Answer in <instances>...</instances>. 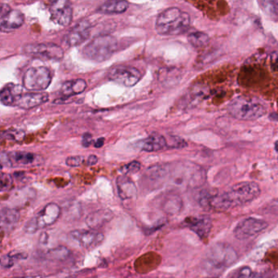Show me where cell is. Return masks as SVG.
Masks as SVG:
<instances>
[{
	"label": "cell",
	"mask_w": 278,
	"mask_h": 278,
	"mask_svg": "<svg viewBox=\"0 0 278 278\" xmlns=\"http://www.w3.org/2000/svg\"><path fill=\"white\" fill-rule=\"evenodd\" d=\"M260 194V186L256 182H240L223 194L202 193L199 203L205 209L226 211L237 206L249 204L256 200Z\"/></svg>",
	"instance_id": "cell-1"
},
{
	"label": "cell",
	"mask_w": 278,
	"mask_h": 278,
	"mask_svg": "<svg viewBox=\"0 0 278 278\" xmlns=\"http://www.w3.org/2000/svg\"><path fill=\"white\" fill-rule=\"evenodd\" d=\"M237 260V252L232 245L218 242L207 250L202 267L210 276H218Z\"/></svg>",
	"instance_id": "cell-2"
},
{
	"label": "cell",
	"mask_w": 278,
	"mask_h": 278,
	"mask_svg": "<svg viewBox=\"0 0 278 278\" xmlns=\"http://www.w3.org/2000/svg\"><path fill=\"white\" fill-rule=\"evenodd\" d=\"M190 24V15L178 8H170L159 15L155 27L159 35H179L186 33Z\"/></svg>",
	"instance_id": "cell-3"
},
{
	"label": "cell",
	"mask_w": 278,
	"mask_h": 278,
	"mask_svg": "<svg viewBox=\"0 0 278 278\" xmlns=\"http://www.w3.org/2000/svg\"><path fill=\"white\" fill-rule=\"evenodd\" d=\"M228 112L236 119L254 121L265 115L267 107L256 97L240 96L229 104Z\"/></svg>",
	"instance_id": "cell-4"
},
{
	"label": "cell",
	"mask_w": 278,
	"mask_h": 278,
	"mask_svg": "<svg viewBox=\"0 0 278 278\" xmlns=\"http://www.w3.org/2000/svg\"><path fill=\"white\" fill-rule=\"evenodd\" d=\"M117 40L109 35H98L89 42L83 50V56L95 62L109 60L115 53Z\"/></svg>",
	"instance_id": "cell-5"
},
{
	"label": "cell",
	"mask_w": 278,
	"mask_h": 278,
	"mask_svg": "<svg viewBox=\"0 0 278 278\" xmlns=\"http://www.w3.org/2000/svg\"><path fill=\"white\" fill-rule=\"evenodd\" d=\"M60 206L55 202H50L25 224L24 230L27 233H35L40 229L52 226L60 218Z\"/></svg>",
	"instance_id": "cell-6"
},
{
	"label": "cell",
	"mask_w": 278,
	"mask_h": 278,
	"mask_svg": "<svg viewBox=\"0 0 278 278\" xmlns=\"http://www.w3.org/2000/svg\"><path fill=\"white\" fill-rule=\"evenodd\" d=\"M51 70L44 66L28 69L23 77V86L32 91H44L52 83Z\"/></svg>",
	"instance_id": "cell-7"
},
{
	"label": "cell",
	"mask_w": 278,
	"mask_h": 278,
	"mask_svg": "<svg viewBox=\"0 0 278 278\" xmlns=\"http://www.w3.org/2000/svg\"><path fill=\"white\" fill-rule=\"evenodd\" d=\"M108 78L124 87H132L140 82L142 74L138 69L132 66H115L109 70Z\"/></svg>",
	"instance_id": "cell-8"
},
{
	"label": "cell",
	"mask_w": 278,
	"mask_h": 278,
	"mask_svg": "<svg viewBox=\"0 0 278 278\" xmlns=\"http://www.w3.org/2000/svg\"><path fill=\"white\" fill-rule=\"evenodd\" d=\"M23 52L27 56L44 60H60L64 56L61 47L52 43L26 44L23 48Z\"/></svg>",
	"instance_id": "cell-9"
},
{
	"label": "cell",
	"mask_w": 278,
	"mask_h": 278,
	"mask_svg": "<svg viewBox=\"0 0 278 278\" xmlns=\"http://www.w3.org/2000/svg\"><path fill=\"white\" fill-rule=\"evenodd\" d=\"M268 227V223L263 220L256 218L244 219L235 227L233 235L237 240L245 241L263 233Z\"/></svg>",
	"instance_id": "cell-10"
},
{
	"label": "cell",
	"mask_w": 278,
	"mask_h": 278,
	"mask_svg": "<svg viewBox=\"0 0 278 278\" xmlns=\"http://www.w3.org/2000/svg\"><path fill=\"white\" fill-rule=\"evenodd\" d=\"M52 21L61 25L68 26L73 19V7L70 0H52L49 5Z\"/></svg>",
	"instance_id": "cell-11"
},
{
	"label": "cell",
	"mask_w": 278,
	"mask_h": 278,
	"mask_svg": "<svg viewBox=\"0 0 278 278\" xmlns=\"http://www.w3.org/2000/svg\"><path fill=\"white\" fill-rule=\"evenodd\" d=\"M49 96L46 92L18 93L14 98L13 106L23 109H30L48 102Z\"/></svg>",
	"instance_id": "cell-12"
},
{
	"label": "cell",
	"mask_w": 278,
	"mask_h": 278,
	"mask_svg": "<svg viewBox=\"0 0 278 278\" xmlns=\"http://www.w3.org/2000/svg\"><path fill=\"white\" fill-rule=\"evenodd\" d=\"M183 225L198 235L200 239H205L208 237L212 229L211 219L206 214L186 218Z\"/></svg>",
	"instance_id": "cell-13"
},
{
	"label": "cell",
	"mask_w": 278,
	"mask_h": 278,
	"mask_svg": "<svg viewBox=\"0 0 278 278\" xmlns=\"http://www.w3.org/2000/svg\"><path fill=\"white\" fill-rule=\"evenodd\" d=\"M70 236L73 240L78 241L83 248H95L104 241V235L98 233L94 229L85 230V229H77L70 233Z\"/></svg>",
	"instance_id": "cell-14"
},
{
	"label": "cell",
	"mask_w": 278,
	"mask_h": 278,
	"mask_svg": "<svg viewBox=\"0 0 278 278\" xmlns=\"http://www.w3.org/2000/svg\"><path fill=\"white\" fill-rule=\"evenodd\" d=\"M91 28L88 21H83L78 23L66 35V44L70 47H76L83 44L90 36Z\"/></svg>",
	"instance_id": "cell-15"
},
{
	"label": "cell",
	"mask_w": 278,
	"mask_h": 278,
	"mask_svg": "<svg viewBox=\"0 0 278 278\" xmlns=\"http://www.w3.org/2000/svg\"><path fill=\"white\" fill-rule=\"evenodd\" d=\"M8 159L12 167H30L38 165L40 163L41 157L33 153V152H25V151H14L9 152Z\"/></svg>",
	"instance_id": "cell-16"
},
{
	"label": "cell",
	"mask_w": 278,
	"mask_h": 278,
	"mask_svg": "<svg viewBox=\"0 0 278 278\" xmlns=\"http://www.w3.org/2000/svg\"><path fill=\"white\" fill-rule=\"evenodd\" d=\"M25 22V16L18 10H11L0 23V31L10 33L22 26Z\"/></svg>",
	"instance_id": "cell-17"
},
{
	"label": "cell",
	"mask_w": 278,
	"mask_h": 278,
	"mask_svg": "<svg viewBox=\"0 0 278 278\" xmlns=\"http://www.w3.org/2000/svg\"><path fill=\"white\" fill-rule=\"evenodd\" d=\"M113 218V213L109 209H102L91 213L86 218V224L91 229H100L110 222Z\"/></svg>",
	"instance_id": "cell-18"
},
{
	"label": "cell",
	"mask_w": 278,
	"mask_h": 278,
	"mask_svg": "<svg viewBox=\"0 0 278 278\" xmlns=\"http://www.w3.org/2000/svg\"><path fill=\"white\" fill-rule=\"evenodd\" d=\"M117 187L118 195L122 200L136 198L137 194L136 186L126 176H119L117 178Z\"/></svg>",
	"instance_id": "cell-19"
},
{
	"label": "cell",
	"mask_w": 278,
	"mask_h": 278,
	"mask_svg": "<svg viewBox=\"0 0 278 278\" xmlns=\"http://www.w3.org/2000/svg\"><path fill=\"white\" fill-rule=\"evenodd\" d=\"M182 206L181 198L175 194H167L160 202L162 210L169 214H177L181 210Z\"/></svg>",
	"instance_id": "cell-20"
},
{
	"label": "cell",
	"mask_w": 278,
	"mask_h": 278,
	"mask_svg": "<svg viewBox=\"0 0 278 278\" xmlns=\"http://www.w3.org/2000/svg\"><path fill=\"white\" fill-rule=\"evenodd\" d=\"M129 4L127 0H107L97 9L102 14H121L128 10Z\"/></svg>",
	"instance_id": "cell-21"
},
{
	"label": "cell",
	"mask_w": 278,
	"mask_h": 278,
	"mask_svg": "<svg viewBox=\"0 0 278 278\" xmlns=\"http://www.w3.org/2000/svg\"><path fill=\"white\" fill-rule=\"evenodd\" d=\"M86 88H87L86 81L82 78H78L74 80L67 81L62 85L60 94L65 98H69L73 96L79 95L81 93H83Z\"/></svg>",
	"instance_id": "cell-22"
},
{
	"label": "cell",
	"mask_w": 278,
	"mask_h": 278,
	"mask_svg": "<svg viewBox=\"0 0 278 278\" xmlns=\"http://www.w3.org/2000/svg\"><path fill=\"white\" fill-rule=\"evenodd\" d=\"M167 148L166 137L159 134H152L143 140L141 149L145 152H157Z\"/></svg>",
	"instance_id": "cell-23"
},
{
	"label": "cell",
	"mask_w": 278,
	"mask_h": 278,
	"mask_svg": "<svg viewBox=\"0 0 278 278\" xmlns=\"http://www.w3.org/2000/svg\"><path fill=\"white\" fill-rule=\"evenodd\" d=\"M21 91V87L17 85H6L0 90V102L7 106H13L15 97Z\"/></svg>",
	"instance_id": "cell-24"
},
{
	"label": "cell",
	"mask_w": 278,
	"mask_h": 278,
	"mask_svg": "<svg viewBox=\"0 0 278 278\" xmlns=\"http://www.w3.org/2000/svg\"><path fill=\"white\" fill-rule=\"evenodd\" d=\"M20 213L14 208H5L0 211V228H7L17 224Z\"/></svg>",
	"instance_id": "cell-25"
},
{
	"label": "cell",
	"mask_w": 278,
	"mask_h": 278,
	"mask_svg": "<svg viewBox=\"0 0 278 278\" xmlns=\"http://www.w3.org/2000/svg\"><path fill=\"white\" fill-rule=\"evenodd\" d=\"M28 257V255L25 252H12L7 254L0 258V265L3 268H10L14 266V264L21 260H25Z\"/></svg>",
	"instance_id": "cell-26"
},
{
	"label": "cell",
	"mask_w": 278,
	"mask_h": 278,
	"mask_svg": "<svg viewBox=\"0 0 278 278\" xmlns=\"http://www.w3.org/2000/svg\"><path fill=\"white\" fill-rule=\"evenodd\" d=\"M188 40L194 48H200L208 44L210 38L208 35L203 32H194L189 35Z\"/></svg>",
	"instance_id": "cell-27"
},
{
	"label": "cell",
	"mask_w": 278,
	"mask_h": 278,
	"mask_svg": "<svg viewBox=\"0 0 278 278\" xmlns=\"http://www.w3.org/2000/svg\"><path fill=\"white\" fill-rule=\"evenodd\" d=\"M70 252L68 248L65 246H58L47 252V258L52 260H66L70 257Z\"/></svg>",
	"instance_id": "cell-28"
},
{
	"label": "cell",
	"mask_w": 278,
	"mask_h": 278,
	"mask_svg": "<svg viewBox=\"0 0 278 278\" xmlns=\"http://www.w3.org/2000/svg\"><path fill=\"white\" fill-rule=\"evenodd\" d=\"M260 7L266 14L272 18L277 17V0H259Z\"/></svg>",
	"instance_id": "cell-29"
},
{
	"label": "cell",
	"mask_w": 278,
	"mask_h": 278,
	"mask_svg": "<svg viewBox=\"0 0 278 278\" xmlns=\"http://www.w3.org/2000/svg\"><path fill=\"white\" fill-rule=\"evenodd\" d=\"M25 132L21 130L17 129H10V130L5 131L0 134V137L8 140H12L15 142L21 143L25 138Z\"/></svg>",
	"instance_id": "cell-30"
},
{
	"label": "cell",
	"mask_w": 278,
	"mask_h": 278,
	"mask_svg": "<svg viewBox=\"0 0 278 278\" xmlns=\"http://www.w3.org/2000/svg\"><path fill=\"white\" fill-rule=\"evenodd\" d=\"M13 179L9 174L0 172V192L8 191L13 187Z\"/></svg>",
	"instance_id": "cell-31"
},
{
	"label": "cell",
	"mask_w": 278,
	"mask_h": 278,
	"mask_svg": "<svg viewBox=\"0 0 278 278\" xmlns=\"http://www.w3.org/2000/svg\"><path fill=\"white\" fill-rule=\"evenodd\" d=\"M167 140V148H183L187 146L188 144L186 140L178 137V136H171L169 140Z\"/></svg>",
	"instance_id": "cell-32"
},
{
	"label": "cell",
	"mask_w": 278,
	"mask_h": 278,
	"mask_svg": "<svg viewBox=\"0 0 278 278\" xmlns=\"http://www.w3.org/2000/svg\"><path fill=\"white\" fill-rule=\"evenodd\" d=\"M140 167H141V164L138 161H132L128 165L122 167L121 171L124 174L136 173L140 171Z\"/></svg>",
	"instance_id": "cell-33"
},
{
	"label": "cell",
	"mask_w": 278,
	"mask_h": 278,
	"mask_svg": "<svg viewBox=\"0 0 278 278\" xmlns=\"http://www.w3.org/2000/svg\"><path fill=\"white\" fill-rule=\"evenodd\" d=\"M84 162V158L83 156H70L67 158L66 160V165L70 167H79Z\"/></svg>",
	"instance_id": "cell-34"
},
{
	"label": "cell",
	"mask_w": 278,
	"mask_h": 278,
	"mask_svg": "<svg viewBox=\"0 0 278 278\" xmlns=\"http://www.w3.org/2000/svg\"><path fill=\"white\" fill-rule=\"evenodd\" d=\"M233 276L236 277H252V276H256V274L253 273L249 267H243L240 268L237 272H235Z\"/></svg>",
	"instance_id": "cell-35"
},
{
	"label": "cell",
	"mask_w": 278,
	"mask_h": 278,
	"mask_svg": "<svg viewBox=\"0 0 278 278\" xmlns=\"http://www.w3.org/2000/svg\"><path fill=\"white\" fill-rule=\"evenodd\" d=\"M92 141V135L91 133L87 132V133L83 134V138H82V145L84 148H88V147L91 146Z\"/></svg>",
	"instance_id": "cell-36"
},
{
	"label": "cell",
	"mask_w": 278,
	"mask_h": 278,
	"mask_svg": "<svg viewBox=\"0 0 278 278\" xmlns=\"http://www.w3.org/2000/svg\"><path fill=\"white\" fill-rule=\"evenodd\" d=\"M11 10L12 9H10L9 5H5V4H0V18L5 17Z\"/></svg>",
	"instance_id": "cell-37"
},
{
	"label": "cell",
	"mask_w": 278,
	"mask_h": 278,
	"mask_svg": "<svg viewBox=\"0 0 278 278\" xmlns=\"http://www.w3.org/2000/svg\"><path fill=\"white\" fill-rule=\"evenodd\" d=\"M98 163V158L96 155H90L87 160V166H94Z\"/></svg>",
	"instance_id": "cell-38"
},
{
	"label": "cell",
	"mask_w": 278,
	"mask_h": 278,
	"mask_svg": "<svg viewBox=\"0 0 278 278\" xmlns=\"http://www.w3.org/2000/svg\"><path fill=\"white\" fill-rule=\"evenodd\" d=\"M105 144V138L101 137V138L97 139V141L94 143V146L95 148H99L103 146Z\"/></svg>",
	"instance_id": "cell-39"
},
{
	"label": "cell",
	"mask_w": 278,
	"mask_h": 278,
	"mask_svg": "<svg viewBox=\"0 0 278 278\" xmlns=\"http://www.w3.org/2000/svg\"><path fill=\"white\" fill-rule=\"evenodd\" d=\"M273 58L272 57V62H273V64H272V66H273L274 70H276V59H277V56H276V52H274Z\"/></svg>",
	"instance_id": "cell-40"
},
{
	"label": "cell",
	"mask_w": 278,
	"mask_h": 278,
	"mask_svg": "<svg viewBox=\"0 0 278 278\" xmlns=\"http://www.w3.org/2000/svg\"><path fill=\"white\" fill-rule=\"evenodd\" d=\"M271 115L272 116H270V119H272V121H275V122H276V121H277V115H276V113H272V114H271Z\"/></svg>",
	"instance_id": "cell-41"
},
{
	"label": "cell",
	"mask_w": 278,
	"mask_h": 278,
	"mask_svg": "<svg viewBox=\"0 0 278 278\" xmlns=\"http://www.w3.org/2000/svg\"><path fill=\"white\" fill-rule=\"evenodd\" d=\"M275 150L277 151V141L275 142Z\"/></svg>",
	"instance_id": "cell-42"
},
{
	"label": "cell",
	"mask_w": 278,
	"mask_h": 278,
	"mask_svg": "<svg viewBox=\"0 0 278 278\" xmlns=\"http://www.w3.org/2000/svg\"><path fill=\"white\" fill-rule=\"evenodd\" d=\"M2 168H3V166L1 165V164H0V171H1V170H2Z\"/></svg>",
	"instance_id": "cell-43"
}]
</instances>
